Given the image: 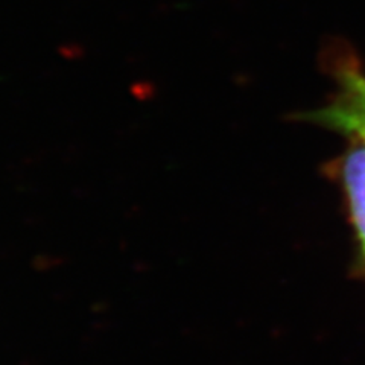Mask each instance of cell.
<instances>
[{"mask_svg":"<svg viewBox=\"0 0 365 365\" xmlns=\"http://www.w3.org/2000/svg\"><path fill=\"white\" fill-rule=\"evenodd\" d=\"M355 142L336 162V173L344 186L353 225L365 255V142Z\"/></svg>","mask_w":365,"mask_h":365,"instance_id":"2","label":"cell"},{"mask_svg":"<svg viewBox=\"0 0 365 365\" xmlns=\"http://www.w3.org/2000/svg\"><path fill=\"white\" fill-rule=\"evenodd\" d=\"M339 93L322 110L303 114V119L365 142V76L351 66L341 67Z\"/></svg>","mask_w":365,"mask_h":365,"instance_id":"1","label":"cell"}]
</instances>
